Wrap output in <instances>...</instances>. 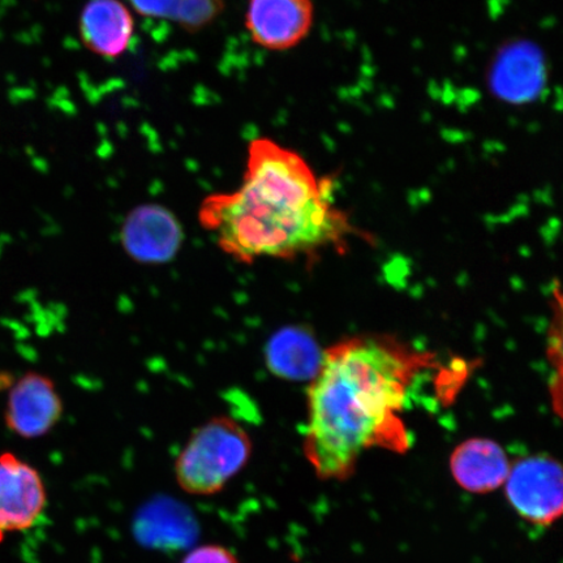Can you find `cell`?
Returning <instances> with one entry per match:
<instances>
[{"label": "cell", "instance_id": "cell-2", "mask_svg": "<svg viewBox=\"0 0 563 563\" xmlns=\"http://www.w3.org/2000/svg\"><path fill=\"white\" fill-rule=\"evenodd\" d=\"M199 218L239 263L307 255L343 242L351 231L330 183L317 178L300 154L266 137L250 144L241 188L208 197Z\"/></svg>", "mask_w": 563, "mask_h": 563}, {"label": "cell", "instance_id": "cell-4", "mask_svg": "<svg viewBox=\"0 0 563 563\" xmlns=\"http://www.w3.org/2000/svg\"><path fill=\"white\" fill-rule=\"evenodd\" d=\"M561 464L547 455H533L514 463L505 482L512 509L533 526H551L563 506Z\"/></svg>", "mask_w": 563, "mask_h": 563}, {"label": "cell", "instance_id": "cell-1", "mask_svg": "<svg viewBox=\"0 0 563 563\" xmlns=\"http://www.w3.org/2000/svg\"><path fill=\"white\" fill-rule=\"evenodd\" d=\"M433 356L387 336H356L323 351L308 390L305 453L317 476L343 481L367 449L396 453L412 438L402 419Z\"/></svg>", "mask_w": 563, "mask_h": 563}, {"label": "cell", "instance_id": "cell-15", "mask_svg": "<svg viewBox=\"0 0 563 563\" xmlns=\"http://www.w3.org/2000/svg\"><path fill=\"white\" fill-rule=\"evenodd\" d=\"M129 3L141 16L170 20L176 0H129Z\"/></svg>", "mask_w": 563, "mask_h": 563}, {"label": "cell", "instance_id": "cell-6", "mask_svg": "<svg viewBox=\"0 0 563 563\" xmlns=\"http://www.w3.org/2000/svg\"><path fill=\"white\" fill-rule=\"evenodd\" d=\"M313 24V0H249L246 7V32L265 51H291L308 37Z\"/></svg>", "mask_w": 563, "mask_h": 563}, {"label": "cell", "instance_id": "cell-3", "mask_svg": "<svg viewBox=\"0 0 563 563\" xmlns=\"http://www.w3.org/2000/svg\"><path fill=\"white\" fill-rule=\"evenodd\" d=\"M252 440L238 421L213 418L197 428L175 461V478L192 496L220 493L252 456Z\"/></svg>", "mask_w": 563, "mask_h": 563}, {"label": "cell", "instance_id": "cell-8", "mask_svg": "<svg viewBox=\"0 0 563 563\" xmlns=\"http://www.w3.org/2000/svg\"><path fill=\"white\" fill-rule=\"evenodd\" d=\"M62 415V398L51 378L31 372L10 387L4 422L18 438H45L58 424Z\"/></svg>", "mask_w": 563, "mask_h": 563}, {"label": "cell", "instance_id": "cell-5", "mask_svg": "<svg viewBox=\"0 0 563 563\" xmlns=\"http://www.w3.org/2000/svg\"><path fill=\"white\" fill-rule=\"evenodd\" d=\"M47 508V489L40 471L16 454H0V540L31 530Z\"/></svg>", "mask_w": 563, "mask_h": 563}, {"label": "cell", "instance_id": "cell-13", "mask_svg": "<svg viewBox=\"0 0 563 563\" xmlns=\"http://www.w3.org/2000/svg\"><path fill=\"white\" fill-rule=\"evenodd\" d=\"M227 9L224 0H176L170 20L187 33L206 30Z\"/></svg>", "mask_w": 563, "mask_h": 563}, {"label": "cell", "instance_id": "cell-10", "mask_svg": "<svg viewBox=\"0 0 563 563\" xmlns=\"http://www.w3.org/2000/svg\"><path fill=\"white\" fill-rule=\"evenodd\" d=\"M81 44L103 58H118L131 45L135 20L121 0H89L79 19Z\"/></svg>", "mask_w": 563, "mask_h": 563}, {"label": "cell", "instance_id": "cell-7", "mask_svg": "<svg viewBox=\"0 0 563 563\" xmlns=\"http://www.w3.org/2000/svg\"><path fill=\"white\" fill-rule=\"evenodd\" d=\"M488 84L492 95L506 103L537 101L547 86V63L541 48L519 40L503 46L493 59Z\"/></svg>", "mask_w": 563, "mask_h": 563}, {"label": "cell", "instance_id": "cell-11", "mask_svg": "<svg viewBox=\"0 0 563 563\" xmlns=\"http://www.w3.org/2000/svg\"><path fill=\"white\" fill-rule=\"evenodd\" d=\"M510 462L497 442L471 439L450 456V470L460 487L471 493H489L505 484Z\"/></svg>", "mask_w": 563, "mask_h": 563}, {"label": "cell", "instance_id": "cell-9", "mask_svg": "<svg viewBox=\"0 0 563 563\" xmlns=\"http://www.w3.org/2000/svg\"><path fill=\"white\" fill-rule=\"evenodd\" d=\"M125 251L141 263H165L181 243V229L170 211L147 206L132 211L123 228Z\"/></svg>", "mask_w": 563, "mask_h": 563}, {"label": "cell", "instance_id": "cell-16", "mask_svg": "<svg viewBox=\"0 0 563 563\" xmlns=\"http://www.w3.org/2000/svg\"><path fill=\"white\" fill-rule=\"evenodd\" d=\"M12 379L9 375H4V373H0V391L10 389L12 386Z\"/></svg>", "mask_w": 563, "mask_h": 563}, {"label": "cell", "instance_id": "cell-14", "mask_svg": "<svg viewBox=\"0 0 563 563\" xmlns=\"http://www.w3.org/2000/svg\"><path fill=\"white\" fill-rule=\"evenodd\" d=\"M180 563H241L227 547L218 544L201 545L189 552Z\"/></svg>", "mask_w": 563, "mask_h": 563}, {"label": "cell", "instance_id": "cell-12", "mask_svg": "<svg viewBox=\"0 0 563 563\" xmlns=\"http://www.w3.org/2000/svg\"><path fill=\"white\" fill-rule=\"evenodd\" d=\"M266 361L274 375L305 382L313 379L320 372L323 351L305 329L286 328L267 344Z\"/></svg>", "mask_w": 563, "mask_h": 563}]
</instances>
